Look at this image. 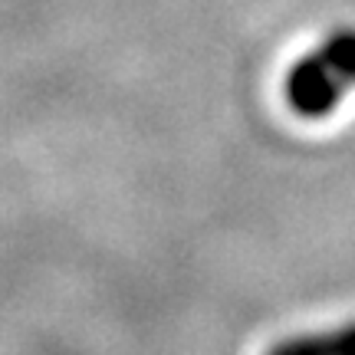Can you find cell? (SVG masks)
Returning <instances> with one entry per match:
<instances>
[{
    "mask_svg": "<svg viewBox=\"0 0 355 355\" xmlns=\"http://www.w3.org/2000/svg\"><path fill=\"white\" fill-rule=\"evenodd\" d=\"M266 355H355V322L286 336V339L270 345Z\"/></svg>",
    "mask_w": 355,
    "mask_h": 355,
    "instance_id": "cell-2",
    "label": "cell"
},
{
    "mask_svg": "<svg viewBox=\"0 0 355 355\" xmlns=\"http://www.w3.org/2000/svg\"><path fill=\"white\" fill-rule=\"evenodd\" d=\"M355 89V30L332 33L322 46L306 53L283 79L286 109L300 119H326Z\"/></svg>",
    "mask_w": 355,
    "mask_h": 355,
    "instance_id": "cell-1",
    "label": "cell"
}]
</instances>
